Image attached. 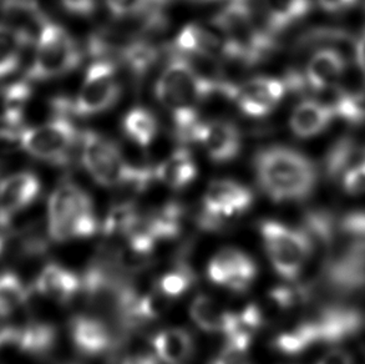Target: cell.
Returning <instances> with one entry per match:
<instances>
[{
    "label": "cell",
    "mask_w": 365,
    "mask_h": 364,
    "mask_svg": "<svg viewBox=\"0 0 365 364\" xmlns=\"http://www.w3.org/2000/svg\"><path fill=\"white\" fill-rule=\"evenodd\" d=\"M81 163L98 185L108 188L133 187L143 190L155 180L153 168L133 166L119 146L101 133L85 130L80 135Z\"/></svg>",
    "instance_id": "cell-4"
},
{
    "label": "cell",
    "mask_w": 365,
    "mask_h": 364,
    "mask_svg": "<svg viewBox=\"0 0 365 364\" xmlns=\"http://www.w3.org/2000/svg\"><path fill=\"white\" fill-rule=\"evenodd\" d=\"M343 186L351 195L365 193V160L346 171L343 178Z\"/></svg>",
    "instance_id": "cell-32"
},
{
    "label": "cell",
    "mask_w": 365,
    "mask_h": 364,
    "mask_svg": "<svg viewBox=\"0 0 365 364\" xmlns=\"http://www.w3.org/2000/svg\"><path fill=\"white\" fill-rule=\"evenodd\" d=\"M170 0H148L150 8L153 10H160L163 8V5L168 3Z\"/></svg>",
    "instance_id": "cell-38"
},
{
    "label": "cell",
    "mask_w": 365,
    "mask_h": 364,
    "mask_svg": "<svg viewBox=\"0 0 365 364\" xmlns=\"http://www.w3.org/2000/svg\"><path fill=\"white\" fill-rule=\"evenodd\" d=\"M121 126L128 140L140 148L151 146L158 138V118L151 110L143 106L130 108L123 116Z\"/></svg>",
    "instance_id": "cell-26"
},
{
    "label": "cell",
    "mask_w": 365,
    "mask_h": 364,
    "mask_svg": "<svg viewBox=\"0 0 365 364\" xmlns=\"http://www.w3.org/2000/svg\"><path fill=\"white\" fill-rule=\"evenodd\" d=\"M289 90L286 79L256 76L233 85L230 98L248 118H263L276 110Z\"/></svg>",
    "instance_id": "cell-12"
},
{
    "label": "cell",
    "mask_w": 365,
    "mask_h": 364,
    "mask_svg": "<svg viewBox=\"0 0 365 364\" xmlns=\"http://www.w3.org/2000/svg\"><path fill=\"white\" fill-rule=\"evenodd\" d=\"M246 352L247 350H237L225 345L222 350L210 364H251L250 360H247Z\"/></svg>",
    "instance_id": "cell-33"
},
{
    "label": "cell",
    "mask_w": 365,
    "mask_h": 364,
    "mask_svg": "<svg viewBox=\"0 0 365 364\" xmlns=\"http://www.w3.org/2000/svg\"><path fill=\"white\" fill-rule=\"evenodd\" d=\"M231 310H226L217 300L200 295L190 305V315L198 328L207 333H225L231 320Z\"/></svg>",
    "instance_id": "cell-25"
},
{
    "label": "cell",
    "mask_w": 365,
    "mask_h": 364,
    "mask_svg": "<svg viewBox=\"0 0 365 364\" xmlns=\"http://www.w3.org/2000/svg\"><path fill=\"white\" fill-rule=\"evenodd\" d=\"M258 230L277 275L286 280H296L316 250L312 237L304 228L297 230L273 220L259 222Z\"/></svg>",
    "instance_id": "cell-7"
},
{
    "label": "cell",
    "mask_w": 365,
    "mask_h": 364,
    "mask_svg": "<svg viewBox=\"0 0 365 364\" xmlns=\"http://www.w3.org/2000/svg\"><path fill=\"white\" fill-rule=\"evenodd\" d=\"M28 290L25 288L19 277L11 271L5 258L4 241L0 238V295L18 293Z\"/></svg>",
    "instance_id": "cell-31"
},
{
    "label": "cell",
    "mask_w": 365,
    "mask_h": 364,
    "mask_svg": "<svg viewBox=\"0 0 365 364\" xmlns=\"http://www.w3.org/2000/svg\"><path fill=\"white\" fill-rule=\"evenodd\" d=\"M105 3L111 16L118 20L135 19L153 11L148 0H105Z\"/></svg>",
    "instance_id": "cell-30"
},
{
    "label": "cell",
    "mask_w": 365,
    "mask_h": 364,
    "mask_svg": "<svg viewBox=\"0 0 365 364\" xmlns=\"http://www.w3.org/2000/svg\"><path fill=\"white\" fill-rule=\"evenodd\" d=\"M41 183L33 173H16L0 181V227H8L19 212L39 197Z\"/></svg>",
    "instance_id": "cell-16"
},
{
    "label": "cell",
    "mask_w": 365,
    "mask_h": 364,
    "mask_svg": "<svg viewBox=\"0 0 365 364\" xmlns=\"http://www.w3.org/2000/svg\"><path fill=\"white\" fill-rule=\"evenodd\" d=\"M346 66V59L336 49L318 50L307 64L306 84L317 91L331 89L344 73Z\"/></svg>",
    "instance_id": "cell-19"
},
{
    "label": "cell",
    "mask_w": 365,
    "mask_h": 364,
    "mask_svg": "<svg viewBox=\"0 0 365 364\" xmlns=\"http://www.w3.org/2000/svg\"><path fill=\"white\" fill-rule=\"evenodd\" d=\"M196 280V275L192 268L185 262H178L171 271L166 272L160 277L156 290L168 298H178L191 290Z\"/></svg>",
    "instance_id": "cell-28"
},
{
    "label": "cell",
    "mask_w": 365,
    "mask_h": 364,
    "mask_svg": "<svg viewBox=\"0 0 365 364\" xmlns=\"http://www.w3.org/2000/svg\"><path fill=\"white\" fill-rule=\"evenodd\" d=\"M187 1H192V3H215V1H221V0H187Z\"/></svg>",
    "instance_id": "cell-39"
},
{
    "label": "cell",
    "mask_w": 365,
    "mask_h": 364,
    "mask_svg": "<svg viewBox=\"0 0 365 364\" xmlns=\"http://www.w3.org/2000/svg\"><path fill=\"white\" fill-rule=\"evenodd\" d=\"M207 277L215 285L243 293L251 288L256 280V262L241 250L226 247L218 251L208 263Z\"/></svg>",
    "instance_id": "cell-13"
},
{
    "label": "cell",
    "mask_w": 365,
    "mask_h": 364,
    "mask_svg": "<svg viewBox=\"0 0 365 364\" xmlns=\"http://www.w3.org/2000/svg\"><path fill=\"white\" fill-rule=\"evenodd\" d=\"M153 347L163 363L183 364L193 355L195 340L187 330L168 328L155 335Z\"/></svg>",
    "instance_id": "cell-24"
},
{
    "label": "cell",
    "mask_w": 365,
    "mask_h": 364,
    "mask_svg": "<svg viewBox=\"0 0 365 364\" xmlns=\"http://www.w3.org/2000/svg\"><path fill=\"white\" fill-rule=\"evenodd\" d=\"M34 287L45 298L59 305H66L81 292L83 282L81 275L56 263H49L36 277Z\"/></svg>",
    "instance_id": "cell-18"
},
{
    "label": "cell",
    "mask_w": 365,
    "mask_h": 364,
    "mask_svg": "<svg viewBox=\"0 0 365 364\" xmlns=\"http://www.w3.org/2000/svg\"><path fill=\"white\" fill-rule=\"evenodd\" d=\"M121 95L116 63L95 59L86 69L84 80L74 100H56L55 108L69 115L89 118L114 108Z\"/></svg>",
    "instance_id": "cell-9"
},
{
    "label": "cell",
    "mask_w": 365,
    "mask_h": 364,
    "mask_svg": "<svg viewBox=\"0 0 365 364\" xmlns=\"http://www.w3.org/2000/svg\"><path fill=\"white\" fill-rule=\"evenodd\" d=\"M69 333L75 348L88 357L105 355L118 345V338L109 325L93 315H74L70 320Z\"/></svg>",
    "instance_id": "cell-17"
},
{
    "label": "cell",
    "mask_w": 365,
    "mask_h": 364,
    "mask_svg": "<svg viewBox=\"0 0 365 364\" xmlns=\"http://www.w3.org/2000/svg\"><path fill=\"white\" fill-rule=\"evenodd\" d=\"M99 230L89 195L75 182H60L48 201V235L51 241L66 242L94 236Z\"/></svg>",
    "instance_id": "cell-5"
},
{
    "label": "cell",
    "mask_w": 365,
    "mask_h": 364,
    "mask_svg": "<svg viewBox=\"0 0 365 364\" xmlns=\"http://www.w3.org/2000/svg\"><path fill=\"white\" fill-rule=\"evenodd\" d=\"M212 24L226 40L231 61L259 64L277 48L274 34L258 18L252 0H226Z\"/></svg>",
    "instance_id": "cell-3"
},
{
    "label": "cell",
    "mask_w": 365,
    "mask_h": 364,
    "mask_svg": "<svg viewBox=\"0 0 365 364\" xmlns=\"http://www.w3.org/2000/svg\"><path fill=\"white\" fill-rule=\"evenodd\" d=\"M358 0H318V4L321 5V8L329 13L334 11H341V10L351 8L356 4Z\"/></svg>",
    "instance_id": "cell-36"
},
{
    "label": "cell",
    "mask_w": 365,
    "mask_h": 364,
    "mask_svg": "<svg viewBox=\"0 0 365 364\" xmlns=\"http://www.w3.org/2000/svg\"><path fill=\"white\" fill-rule=\"evenodd\" d=\"M1 9L4 24L19 31L30 44L35 43L41 26L48 19L35 0H4Z\"/></svg>",
    "instance_id": "cell-21"
},
{
    "label": "cell",
    "mask_w": 365,
    "mask_h": 364,
    "mask_svg": "<svg viewBox=\"0 0 365 364\" xmlns=\"http://www.w3.org/2000/svg\"><path fill=\"white\" fill-rule=\"evenodd\" d=\"M138 208L133 202H120L110 208L103 223L105 236H126L133 225L138 222Z\"/></svg>",
    "instance_id": "cell-29"
},
{
    "label": "cell",
    "mask_w": 365,
    "mask_h": 364,
    "mask_svg": "<svg viewBox=\"0 0 365 364\" xmlns=\"http://www.w3.org/2000/svg\"><path fill=\"white\" fill-rule=\"evenodd\" d=\"M334 116L329 105L317 100H303L292 113L289 128L298 138H313L321 133Z\"/></svg>",
    "instance_id": "cell-22"
},
{
    "label": "cell",
    "mask_w": 365,
    "mask_h": 364,
    "mask_svg": "<svg viewBox=\"0 0 365 364\" xmlns=\"http://www.w3.org/2000/svg\"><path fill=\"white\" fill-rule=\"evenodd\" d=\"M361 315L351 308L331 307L311 320H302L274 338V347L283 355H296L318 343L346 340L361 328Z\"/></svg>",
    "instance_id": "cell-6"
},
{
    "label": "cell",
    "mask_w": 365,
    "mask_h": 364,
    "mask_svg": "<svg viewBox=\"0 0 365 364\" xmlns=\"http://www.w3.org/2000/svg\"><path fill=\"white\" fill-rule=\"evenodd\" d=\"M81 50L69 31L58 23L45 20L35 40V53L26 79L46 81L73 73L81 64Z\"/></svg>",
    "instance_id": "cell-8"
},
{
    "label": "cell",
    "mask_w": 365,
    "mask_h": 364,
    "mask_svg": "<svg viewBox=\"0 0 365 364\" xmlns=\"http://www.w3.org/2000/svg\"><path fill=\"white\" fill-rule=\"evenodd\" d=\"M354 51H356V64L359 66V69L361 70L365 78V30L356 40Z\"/></svg>",
    "instance_id": "cell-37"
},
{
    "label": "cell",
    "mask_w": 365,
    "mask_h": 364,
    "mask_svg": "<svg viewBox=\"0 0 365 364\" xmlns=\"http://www.w3.org/2000/svg\"><path fill=\"white\" fill-rule=\"evenodd\" d=\"M318 364H353V360L346 350H331L323 355Z\"/></svg>",
    "instance_id": "cell-35"
},
{
    "label": "cell",
    "mask_w": 365,
    "mask_h": 364,
    "mask_svg": "<svg viewBox=\"0 0 365 364\" xmlns=\"http://www.w3.org/2000/svg\"><path fill=\"white\" fill-rule=\"evenodd\" d=\"M230 84L203 73L195 61L175 53L158 76L155 93L173 118L176 136L182 143H196L203 123L198 106L212 93L225 95Z\"/></svg>",
    "instance_id": "cell-1"
},
{
    "label": "cell",
    "mask_w": 365,
    "mask_h": 364,
    "mask_svg": "<svg viewBox=\"0 0 365 364\" xmlns=\"http://www.w3.org/2000/svg\"><path fill=\"white\" fill-rule=\"evenodd\" d=\"M80 135L69 113L56 111L54 118L20 133V146L30 156L54 165L70 163L71 153L80 143Z\"/></svg>",
    "instance_id": "cell-10"
},
{
    "label": "cell",
    "mask_w": 365,
    "mask_h": 364,
    "mask_svg": "<svg viewBox=\"0 0 365 364\" xmlns=\"http://www.w3.org/2000/svg\"><path fill=\"white\" fill-rule=\"evenodd\" d=\"M175 53L191 59L222 63L231 60L230 50L223 35L201 24H187L180 30L173 40Z\"/></svg>",
    "instance_id": "cell-14"
},
{
    "label": "cell",
    "mask_w": 365,
    "mask_h": 364,
    "mask_svg": "<svg viewBox=\"0 0 365 364\" xmlns=\"http://www.w3.org/2000/svg\"><path fill=\"white\" fill-rule=\"evenodd\" d=\"M196 143L202 146L213 163H227L236 160L242 151V133L237 125L216 118L203 121Z\"/></svg>",
    "instance_id": "cell-15"
},
{
    "label": "cell",
    "mask_w": 365,
    "mask_h": 364,
    "mask_svg": "<svg viewBox=\"0 0 365 364\" xmlns=\"http://www.w3.org/2000/svg\"><path fill=\"white\" fill-rule=\"evenodd\" d=\"M153 173L155 180L170 188L183 190L197 178V163L187 148H178L153 168Z\"/></svg>",
    "instance_id": "cell-20"
},
{
    "label": "cell",
    "mask_w": 365,
    "mask_h": 364,
    "mask_svg": "<svg viewBox=\"0 0 365 364\" xmlns=\"http://www.w3.org/2000/svg\"><path fill=\"white\" fill-rule=\"evenodd\" d=\"M66 11L78 16H89L96 10V0H60Z\"/></svg>",
    "instance_id": "cell-34"
},
{
    "label": "cell",
    "mask_w": 365,
    "mask_h": 364,
    "mask_svg": "<svg viewBox=\"0 0 365 364\" xmlns=\"http://www.w3.org/2000/svg\"><path fill=\"white\" fill-rule=\"evenodd\" d=\"M253 201V192L243 183L215 180L208 185L202 197L200 226L207 231H218L226 222L248 211Z\"/></svg>",
    "instance_id": "cell-11"
},
{
    "label": "cell",
    "mask_w": 365,
    "mask_h": 364,
    "mask_svg": "<svg viewBox=\"0 0 365 364\" xmlns=\"http://www.w3.org/2000/svg\"><path fill=\"white\" fill-rule=\"evenodd\" d=\"M30 43L9 25L0 24V79L14 74Z\"/></svg>",
    "instance_id": "cell-27"
},
{
    "label": "cell",
    "mask_w": 365,
    "mask_h": 364,
    "mask_svg": "<svg viewBox=\"0 0 365 364\" xmlns=\"http://www.w3.org/2000/svg\"><path fill=\"white\" fill-rule=\"evenodd\" d=\"M253 173L262 192L272 201H302L317 183V170L304 153L286 145L261 148L252 160Z\"/></svg>",
    "instance_id": "cell-2"
},
{
    "label": "cell",
    "mask_w": 365,
    "mask_h": 364,
    "mask_svg": "<svg viewBox=\"0 0 365 364\" xmlns=\"http://www.w3.org/2000/svg\"><path fill=\"white\" fill-rule=\"evenodd\" d=\"M262 14L272 34L283 30L303 19L311 10V0H262Z\"/></svg>",
    "instance_id": "cell-23"
}]
</instances>
